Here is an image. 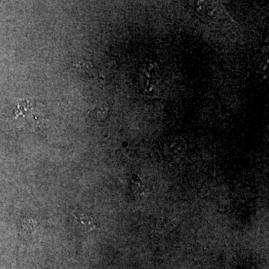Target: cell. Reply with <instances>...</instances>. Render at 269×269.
Returning <instances> with one entry per match:
<instances>
[{
	"mask_svg": "<svg viewBox=\"0 0 269 269\" xmlns=\"http://www.w3.org/2000/svg\"><path fill=\"white\" fill-rule=\"evenodd\" d=\"M20 231L24 239L31 240L38 235V223L34 219L25 218L20 223Z\"/></svg>",
	"mask_w": 269,
	"mask_h": 269,
	"instance_id": "1",
	"label": "cell"
},
{
	"mask_svg": "<svg viewBox=\"0 0 269 269\" xmlns=\"http://www.w3.org/2000/svg\"><path fill=\"white\" fill-rule=\"evenodd\" d=\"M78 225L84 231H92L97 228V222L92 215L87 213H79L76 217Z\"/></svg>",
	"mask_w": 269,
	"mask_h": 269,
	"instance_id": "2",
	"label": "cell"
},
{
	"mask_svg": "<svg viewBox=\"0 0 269 269\" xmlns=\"http://www.w3.org/2000/svg\"><path fill=\"white\" fill-rule=\"evenodd\" d=\"M33 105L30 101H22L17 105L16 109H15V117L16 118H25L26 114L30 112L31 109H32Z\"/></svg>",
	"mask_w": 269,
	"mask_h": 269,
	"instance_id": "3",
	"label": "cell"
}]
</instances>
